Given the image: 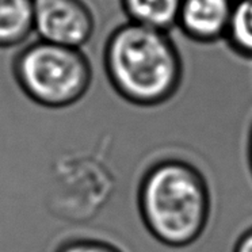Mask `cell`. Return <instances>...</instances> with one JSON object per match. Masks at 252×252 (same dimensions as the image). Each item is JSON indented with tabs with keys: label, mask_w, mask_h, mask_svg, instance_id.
<instances>
[{
	"label": "cell",
	"mask_w": 252,
	"mask_h": 252,
	"mask_svg": "<svg viewBox=\"0 0 252 252\" xmlns=\"http://www.w3.org/2000/svg\"><path fill=\"white\" fill-rule=\"evenodd\" d=\"M137 208L145 229L170 248L194 244L212 216L210 186L198 167L179 158H164L144 171Z\"/></svg>",
	"instance_id": "6da1fadb"
},
{
	"label": "cell",
	"mask_w": 252,
	"mask_h": 252,
	"mask_svg": "<svg viewBox=\"0 0 252 252\" xmlns=\"http://www.w3.org/2000/svg\"><path fill=\"white\" fill-rule=\"evenodd\" d=\"M182 0H121L129 22L168 32L176 26Z\"/></svg>",
	"instance_id": "52a82bcc"
},
{
	"label": "cell",
	"mask_w": 252,
	"mask_h": 252,
	"mask_svg": "<svg viewBox=\"0 0 252 252\" xmlns=\"http://www.w3.org/2000/svg\"><path fill=\"white\" fill-rule=\"evenodd\" d=\"M232 252H252V226L247 228L237 237Z\"/></svg>",
	"instance_id": "30bf717a"
},
{
	"label": "cell",
	"mask_w": 252,
	"mask_h": 252,
	"mask_svg": "<svg viewBox=\"0 0 252 252\" xmlns=\"http://www.w3.org/2000/svg\"><path fill=\"white\" fill-rule=\"evenodd\" d=\"M103 69L117 95L140 107L168 102L183 80L181 52L168 32L129 21L106 39Z\"/></svg>",
	"instance_id": "7a4b0ae2"
},
{
	"label": "cell",
	"mask_w": 252,
	"mask_h": 252,
	"mask_svg": "<svg viewBox=\"0 0 252 252\" xmlns=\"http://www.w3.org/2000/svg\"><path fill=\"white\" fill-rule=\"evenodd\" d=\"M225 39L237 55L252 59V0H235Z\"/></svg>",
	"instance_id": "ba28073f"
},
{
	"label": "cell",
	"mask_w": 252,
	"mask_h": 252,
	"mask_svg": "<svg viewBox=\"0 0 252 252\" xmlns=\"http://www.w3.org/2000/svg\"><path fill=\"white\" fill-rule=\"evenodd\" d=\"M247 159H248V165L252 174V124L250 127V133H248V141H247Z\"/></svg>",
	"instance_id": "8fae6325"
},
{
	"label": "cell",
	"mask_w": 252,
	"mask_h": 252,
	"mask_svg": "<svg viewBox=\"0 0 252 252\" xmlns=\"http://www.w3.org/2000/svg\"><path fill=\"white\" fill-rule=\"evenodd\" d=\"M55 252H125L113 243L93 237H77L61 243Z\"/></svg>",
	"instance_id": "9c48e42d"
},
{
	"label": "cell",
	"mask_w": 252,
	"mask_h": 252,
	"mask_svg": "<svg viewBox=\"0 0 252 252\" xmlns=\"http://www.w3.org/2000/svg\"><path fill=\"white\" fill-rule=\"evenodd\" d=\"M34 0H0V49L26 42L33 34Z\"/></svg>",
	"instance_id": "8992f818"
},
{
	"label": "cell",
	"mask_w": 252,
	"mask_h": 252,
	"mask_svg": "<svg viewBox=\"0 0 252 252\" xmlns=\"http://www.w3.org/2000/svg\"><path fill=\"white\" fill-rule=\"evenodd\" d=\"M33 33L45 42L82 49L95 33V15L86 0H34Z\"/></svg>",
	"instance_id": "277c9868"
},
{
	"label": "cell",
	"mask_w": 252,
	"mask_h": 252,
	"mask_svg": "<svg viewBox=\"0 0 252 252\" xmlns=\"http://www.w3.org/2000/svg\"><path fill=\"white\" fill-rule=\"evenodd\" d=\"M235 0H182L176 28L201 44H213L226 37Z\"/></svg>",
	"instance_id": "5b68a950"
},
{
	"label": "cell",
	"mask_w": 252,
	"mask_h": 252,
	"mask_svg": "<svg viewBox=\"0 0 252 252\" xmlns=\"http://www.w3.org/2000/svg\"><path fill=\"white\" fill-rule=\"evenodd\" d=\"M11 71L21 91L46 109H65L80 102L94 79L93 64L82 49L41 39L18 52Z\"/></svg>",
	"instance_id": "3957f363"
}]
</instances>
